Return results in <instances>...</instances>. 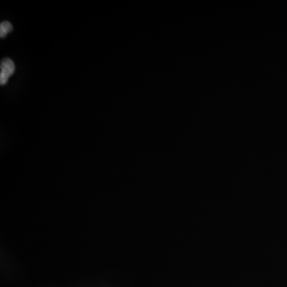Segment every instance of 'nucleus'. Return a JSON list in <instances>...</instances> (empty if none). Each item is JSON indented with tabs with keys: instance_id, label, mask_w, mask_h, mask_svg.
Listing matches in <instances>:
<instances>
[{
	"instance_id": "1",
	"label": "nucleus",
	"mask_w": 287,
	"mask_h": 287,
	"mask_svg": "<svg viewBox=\"0 0 287 287\" xmlns=\"http://www.w3.org/2000/svg\"><path fill=\"white\" fill-rule=\"evenodd\" d=\"M0 68H1L0 84H6L10 76L12 75V74L15 72V69H16L15 64H14L13 61L9 59V58H5V59L3 60L2 62H1Z\"/></svg>"
},
{
	"instance_id": "2",
	"label": "nucleus",
	"mask_w": 287,
	"mask_h": 287,
	"mask_svg": "<svg viewBox=\"0 0 287 287\" xmlns=\"http://www.w3.org/2000/svg\"><path fill=\"white\" fill-rule=\"evenodd\" d=\"M12 31V25L9 22H3L0 24V37L4 38Z\"/></svg>"
}]
</instances>
